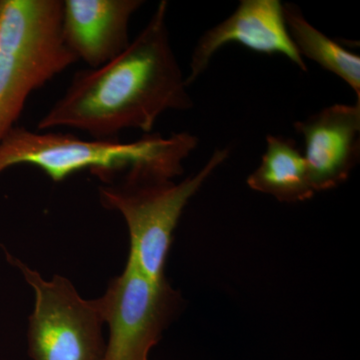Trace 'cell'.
<instances>
[{
    "mask_svg": "<svg viewBox=\"0 0 360 360\" xmlns=\"http://www.w3.org/2000/svg\"><path fill=\"white\" fill-rule=\"evenodd\" d=\"M167 11L168 2L162 0L117 58L77 71L37 130L68 129L89 139H118L127 129L151 134L167 111L191 110L193 101L170 44Z\"/></svg>",
    "mask_w": 360,
    "mask_h": 360,
    "instance_id": "1",
    "label": "cell"
},
{
    "mask_svg": "<svg viewBox=\"0 0 360 360\" xmlns=\"http://www.w3.org/2000/svg\"><path fill=\"white\" fill-rule=\"evenodd\" d=\"M198 146V137L186 131L167 137L151 132L136 141H122L84 139L16 125L0 143V174L11 167L30 165L54 182L84 170L103 184L124 174L174 180L184 174V161Z\"/></svg>",
    "mask_w": 360,
    "mask_h": 360,
    "instance_id": "2",
    "label": "cell"
},
{
    "mask_svg": "<svg viewBox=\"0 0 360 360\" xmlns=\"http://www.w3.org/2000/svg\"><path fill=\"white\" fill-rule=\"evenodd\" d=\"M63 0H0V143L32 94L77 63L61 37Z\"/></svg>",
    "mask_w": 360,
    "mask_h": 360,
    "instance_id": "3",
    "label": "cell"
},
{
    "mask_svg": "<svg viewBox=\"0 0 360 360\" xmlns=\"http://www.w3.org/2000/svg\"><path fill=\"white\" fill-rule=\"evenodd\" d=\"M229 148L213 151L205 167L182 181L122 174L120 180L98 187L106 210L120 212L129 232V259L155 283L165 276L168 252L180 217L188 201L229 158Z\"/></svg>",
    "mask_w": 360,
    "mask_h": 360,
    "instance_id": "4",
    "label": "cell"
},
{
    "mask_svg": "<svg viewBox=\"0 0 360 360\" xmlns=\"http://www.w3.org/2000/svg\"><path fill=\"white\" fill-rule=\"evenodd\" d=\"M7 259L34 291L28 326V354L33 360H103L104 323L96 300H84L65 277L46 281L18 258Z\"/></svg>",
    "mask_w": 360,
    "mask_h": 360,
    "instance_id": "5",
    "label": "cell"
},
{
    "mask_svg": "<svg viewBox=\"0 0 360 360\" xmlns=\"http://www.w3.org/2000/svg\"><path fill=\"white\" fill-rule=\"evenodd\" d=\"M110 340L103 360H149L181 302L167 281L155 283L127 258L125 269L96 300Z\"/></svg>",
    "mask_w": 360,
    "mask_h": 360,
    "instance_id": "6",
    "label": "cell"
},
{
    "mask_svg": "<svg viewBox=\"0 0 360 360\" xmlns=\"http://www.w3.org/2000/svg\"><path fill=\"white\" fill-rule=\"evenodd\" d=\"M238 44L257 53L281 54L307 72L304 58L296 49L286 28L283 4L279 0H241L226 20L206 30L196 42L187 86L202 75L214 54L224 45Z\"/></svg>",
    "mask_w": 360,
    "mask_h": 360,
    "instance_id": "7",
    "label": "cell"
},
{
    "mask_svg": "<svg viewBox=\"0 0 360 360\" xmlns=\"http://www.w3.org/2000/svg\"><path fill=\"white\" fill-rule=\"evenodd\" d=\"M315 193L347 181L360 158V101L333 104L295 123Z\"/></svg>",
    "mask_w": 360,
    "mask_h": 360,
    "instance_id": "8",
    "label": "cell"
},
{
    "mask_svg": "<svg viewBox=\"0 0 360 360\" xmlns=\"http://www.w3.org/2000/svg\"><path fill=\"white\" fill-rule=\"evenodd\" d=\"M142 0H63L61 37L77 60L101 68L129 46V23Z\"/></svg>",
    "mask_w": 360,
    "mask_h": 360,
    "instance_id": "9",
    "label": "cell"
},
{
    "mask_svg": "<svg viewBox=\"0 0 360 360\" xmlns=\"http://www.w3.org/2000/svg\"><path fill=\"white\" fill-rule=\"evenodd\" d=\"M248 184L281 202H302L315 193L302 151L293 139L283 135H267L266 149Z\"/></svg>",
    "mask_w": 360,
    "mask_h": 360,
    "instance_id": "10",
    "label": "cell"
},
{
    "mask_svg": "<svg viewBox=\"0 0 360 360\" xmlns=\"http://www.w3.org/2000/svg\"><path fill=\"white\" fill-rule=\"evenodd\" d=\"M286 28L296 49L303 58L314 61L323 70L341 78L360 101V58L319 32L305 18L300 6L283 4Z\"/></svg>",
    "mask_w": 360,
    "mask_h": 360,
    "instance_id": "11",
    "label": "cell"
}]
</instances>
